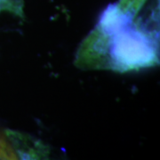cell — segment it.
Masks as SVG:
<instances>
[{
	"label": "cell",
	"instance_id": "obj_1",
	"mask_svg": "<svg viewBox=\"0 0 160 160\" xmlns=\"http://www.w3.org/2000/svg\"><path fill=\"white\" fill-rule=\"evenodd\" d=\"M6 136L17 155L18 159H43L49 156V148L30 135L7 130Z\"/></svg>",
	"mask_w": 160,
	"mask_h": 160
},
{
	"label": "cell",
	"instance_id": "obj_2",
	"mask_svg": "<svg viewBox=\"0 0 160 160\" xmlns=\"http://www.w3.org/2000/svg\"><path fill=\"white\" fill-rule=\"evenodd\" d=\"M0 159H18V157L6 136L0 134Z\"/></svg>",
	"mask_w": 160,
	"mask_h": 160
},
{
	"label": "cell",
	"instance_id": "obj_3",
	"mask_svg": "<svg viewBox=\"0 0 160 160\" xmlns=\"http://www.w3.org/2000/svg\"><path fill=\"white\" fill-rule=\"evenodd\" d=\"M1 9H6L14 12L15 13L20 14L22 5L21 1L19 0H0V10Z\"/></svg>",
	"mask_w": 160,
	"mask_h": 160
}]
</instances>
